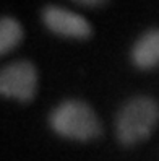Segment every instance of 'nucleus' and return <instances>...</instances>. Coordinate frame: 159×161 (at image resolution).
<instances>
[{
  "label": "nucleus",
  "instance_id": "1",
  "mask_svg": "<svg viewBox=\"0 0 159 161\" xmlns=\"http://www.w3.org/2000/svg\"><path fill=\"white\" fill-rule=\"evenodd\" d=\"M159 122V104L148 96H136L120 108L115 117V134L120 143L136 145L153 134Z\"/></svg>",
  "mask_w": 159,
  "mask_h": 161
},
{
  "label": "nucleus",
  "instance_id": "2",
  "mask_svg": "<svg viewBox=\"0 0 159 161\" xmlns=\"http://www.w3.org/2000/svg\"><path fill=\"white\" fill-rule=\"evenodd\" d=\"M49 124L59 135L72 140L86 142L101 134V122L89 104L68 99L60 103L49 116Z\"/></svg>",
  "mask_w": 159,
  "mask_h": 161
},
{
  "label": "nucleus",
  "instance_id": "3",
  "mask_svg": "<svg viewBox=\"0 0 159 161\" xmlns=\"http://www.w3.org/2000/svg\"><path fill=\"white\" fill-rule=\"evenodd\" d=\"M37 90L36 67L28 60H16L5 65L0 72V93L7 98L28 103Z\"/></svg>",
  "mask_w": 159,
  "mask_h": 161
},
{
  "label": "nucleus",
  "instance_id": "4",
  "mask_svg": "<svg viewBox=\"0 0 159 161\" xmlns=\"http://www.w3.org/2000/svg\"><path fill=\"white\" fill-rule=\"evenodd\" d=\"M42 23L49 31L63 37L88 39L93 34V28L85 16L55 5H49L42 10Z\"/></svg>",
  "mask_w": 159,
  "mask_h": 161
},
{
  "label": "nucleus",
  "instance_id": "5",
  "mask_svg": "<svg viewBox=\"0 0 159 161\" xmlns=\"http://www.w3.org/2000/svg\"><path fill=\"white\" fill-rule=\"evenodd\" d=\"M132 62L141 70L159 65V28L143 33L132 47Z\"/></svg>",
  "mask_w": 159,
  "mask_h": 161
},
{
  "label": "nucleus",
  "instance_id": "6",
  "mask_svg": "<svg viewBox=\"0 0 159 161\" xmlns=\"http://www.w3.org/2000/svg\"><path fill=\"white\" fill-rule=\"evenodd\" d=\"M23 41V26L12 16H3L0 21V54H8Z\"/></svg>",
  "mask_w": 159,
  "mask_h": 161
},
{
  "label": "nucleus",
  "instance_id": "7",
  "mask_svg": "<svg viewBox=\"0 0 159 161\" xmlns=\"http://www.w3.org/2000/svg\"><path fill=\"white\" fill-rule=\"evenodd\" d=\"M73 2H77L80 5H85V7H101V5H104L107 0H73Z\"/></svg>",
  "mask_w": 159,
  "mask_h": 161
}]
</instances>
